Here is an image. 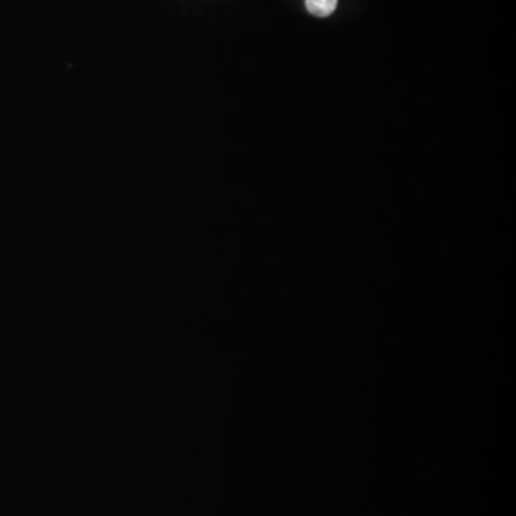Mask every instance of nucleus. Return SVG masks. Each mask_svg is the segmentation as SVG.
<instances>
[{
    "label": "nucleus",
    "mask_w": 516,
    "mask_h": 516,
    "mask_svg": "<svg viewBox=\"0 0 516 516\" xmlns=\"http://www.w3.org/2000/svg\"><path fill=\"white\" fill-rule=\"evenodd\" d=\"M339 0H305V7L317 18H327L336 11Z\"/></svg>",
    "instance_id": "nucleus-1"
}]
</instances>
